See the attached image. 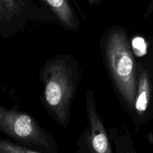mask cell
I'll use <instances>...</instances> for the list:
<instances>
[{
    "label": "cell",
    "mask_w": 153,
    "mask_h": 153,
    "mask_svg": "<svg viewBox=\"0 0 153 153\" xmlns=\"http://www.w3.org/2000/svg\"><path fill=\"white\" fill-rule=\"evenodd\" d=\"M30 23H56L52 13L33 0H0V36L7 39L25 30Z\"/></svg>",
    "instance_id": "5"
},
{
    "label": "cell",
    "mask_w": 153,
    "mask_h": 153,
    "mask_svg": "<svg viewBox=\"0 0 153 153\" xmlns=\"http://www.w3.org/2000/svg\"><path fill=\"white\" fill-rule=\"evenodd\" d=\"M0 132L21 145L44 153H60L53 136L35 117L17 108L0 105Z\"/></svg>",
    "instance_id": "3"
},
{
    "label": "cell",
    "mask_w": 153,
    "mask_h": 153,
    "mask_svg": "<svg viewBox=\"0 0 153 153\" xmlns=\"http://www.w3.org/2000/svg\"><path fill=\"white\" fill-rule=\"evenodd\" d=\"M86 125L76 141V153H114L106 128L97 107L95 92L87 90L85 97Z\"/></svg>",
    "instance_id": "6"
},
{
    "label": "cell",
    "mask_w": 153,
    "mask_h": 153,
    "mask_svg": "<svg viewBox=\"0 0 153 153\" xmlns=\"http://www.w3.org/2000/svg\"><path fill=\"white\" fill-rule=\"evenodd\" d=\"M153 13V0H151L148 4L147 5L146 8L145 12H144L142 17L143 18H148V16Z\"/></svg>",
    "instance_id": "11"
},
{
    "label": "cell",
    "mask_w": 153,
    "mask_h": 153,
    "mask_svg": "<svg viewBox=\"0 0 153 153\" xmlns=\"http://www.w3.org/2000/svg\"><path fill=\"white\" fill-rule=\"evenodd\" d=\"M109 137L115 153H137L134 148L131 134L125 124L121 126H110Z\"/></svg>",
    "instance_id": "8"
},
{
    "label": "cell",
    "mask_w": 153,
    "mask_h": 153,
    "mask_svg": "<svg viewBox=\"0 0 153 153\" xmlns=\"http://www.w3.org/2000/svg\"><path fill=\"white\" fill-rule=\"evenodd\" d=\"M2 79V76H1V75H0V80H1Z\"/></svg>",
    "instance_id": "12"
},
{
    "label": "cell",
    "mask_w": 153,
    "mask_h": 153,
    "mask_svg": "<svg viewBox=\"0 0 153 153\" xmlns=\"http://www.w3.org/2000/svg\"><path fill=\"white\" fill-rule=\"evenodd\" d=\"M41 7L52 13L60 27L69 31L81 28V21L71 0H38Z\"/></svg>",
    "instance_id": "7"
},
{
    "label": "cell",
    "mask_w": 153,
    "mask_h": 153,
    "mask_svg": "<svg viewBox=\"0 0 153 153\" xmlns=\"http://www.w3.org/2000/svg\"><path fill=\"white\" fill-rule=\"evenodd\" d=\"M38 78L44 109L57 125L67 128L81 79L79 61L68 53L51 57L40 69Z\"/></svg>",
    "instance_id": "1"
},
{
    "label": "cell",
    "mask_w": 153,
    "mask_h": 153,
    "mask_svg": "<svg viewBox=\"0 0 153 153\" xmlns=\"http://www.w3.org/2000/svg\"><path fill=\"white\" fill-rule=\"evenodd\" d=\"M0 153H44L13 141L0 137Z\"/></svg>",
    "instance_id": "9"
},
{
    "label": "cell",
    "mask_w": 153,
    "mask_h": 153,
    "mask_svg": "<svg viewBox=\"0 0 153 153\" xmlns=\"http://www.w3.org/2000/svg\"><path fill=\"white\" fill-rule=\"evenodd\" d=\"M99 47L104 67L114 92L130 117L136 94V60L130 34L124 27L112 25L102 34Z\"/></svg>",
    "instance_id": "2"
},
{
    "label": "cell",
    "mask_w": 153,
    "mask_h": 153,
    "mask_svg": "<svg viewBox=\"0 0 153 153\" xmlns=\"http://www.w3.org/2000/svg\"><path fill=\"white\" fill-rule=\"evenodd\" d=\"M130 38L136 60V94L130 119L137 133L153 117V40L140 35Z\"/></svg>",
    "instance_id": "4"
},
{
    "label": "cell",
    "mask_w": 153,
    "mask_h": 153,
    "mask_svg": "<svg viewBox=\"0 0 153 153\" xmlns=\"http://www.w3.org/2000/svg\"><path fill=\"white\" fill-rule=\"evenodd\" d=\"M71 1L72 2H73L74 5L78 9V10H79L81 13H82V10H81L80 6L78 5L77 2H76V0H71ZM104 1L105 0H87V2H88V4L91 6H98Z\"/></svg>",
    "instance_id": "10"
}]
</instances>
